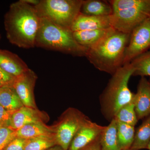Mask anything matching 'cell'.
<instances>
[{
    "instance_id": "3",
    "label": "cell",
    "mask_w": 150,
    "mask_h": 150,
    "mask_svg": "<svg viewBox=\"0 0 150 150\" xmlns=\"http://www.w3.org/2000/svg\"><path fill=\"white\" fill-rule=\"evenodd\" d=\"M134 69L131 63L123 65L112 75L106 88L100 96L103 115L108 121L114 119L118 110L133 101L135 94L129 87Z\"/></svg>"
},
{
    "instance_id": "4",
    "label": "cell",
    "mask_w": 150,
    "mask_h": 150,
    "mask_svg": "<svg viewBox=\"0 0 150 150\" xmlns=\"http://www.w3.org/2000/svg\"><path fill=\"white\" fill-rule=\"evenodd\" d=\"M35 46L77 56H85L88 49L78 44L71 29L40 18Z\"/></svg>"
},
{
    "instance_id": "21",
    "label": "cell",
    "mask_w": 150,
    "mask_h": 150,
    "mask_svg": "<svg viewBox=\"0 0 150 150\" xmlns=\"http://www.w3.org/2000/svg\"><path fill=\"white\" fill-rule=\"evenodd\" d=\"M116 123L117 139L121 150H130L135 137V127L117 121Z\"/></svg>"
},
{
    "instance_id": "25",
    "label": "cell",
    "mask_w": 150,
    "mask_h": 150,
    "mask_svg": "<svg viewBox=\"0 0 150 150\" xmlns=\"http://www.w3.org/2000/svg\"><path fill=\"white\" fill-rule=\"evenodd\" d=\"M16 137V131L12 130L8 127H1L0 150H4L9 143Z\"/></svg>"
},
{
    "instance_id": "29",
    "label": "cell",
    "mask_w": 150,
    "mask_h": 150,
    "mask_svg": "<svg viewBox=\"0 0 150 150\" xmlns=\"http://www.w3.org/2000/svg\"><path fill=\"white\" fill-rule=\"evenodd\" d=\"M100 137L80 150H100Z\"/></svg>"
},
{
    "instance_id": "10",
    "label": "cell",
    "mask_w": 150,
    "mask_h": 150,
    "mask_svg": "<svg viewBox=\"0 0 150 150\" xmlns=\"http://www.w3.org/2000/svg\"><path fill=\"white\" fill-rule=\"evenodd\" d=\"M105 126L88 120L73 138L69 150H80L93 142L101 135Z\"/></svg>"
},
{
    "instance_id": "13",
    "label": "cell",
    "mask_w": 150,
    "mask_h": 150,
    "mask_svg": "<svg viewBox=\"0 0 150 150\" xmlns=\"http://www.w3.org/2000/svg\"><path fill=\"white\" fill-rule=\"evenodd\" d=\"M0 67L17 77L29 69L17 55L7 50H0Z\"/></svg>"
},
{
    "instance_id": "18",
    "label": "cell",
    "mask_w": 150,
    "mask_h": 150,
    "mask_svg": "<svg viewBox=\"0 0 150 150\" xmlns=\"http://www.w3.org/2000/svg\"><path fill=\"white\" fill-rule=\"evenodd\" d=\"M0 105L6 110L14 112L24 106L14 89L11 86L0 88Z\"/></svg>"
},
{
    "instance_id": "22",
    "label": "cell",
    "mask_w": 150,
    "mask_h": 150,
    "mask_svg": "<svg viewBox=\"0 0 150 150\" xmlns=\"http://www.w3.org/2000/svg\"><path fill=\"white\" fill-rule=\"evenodd\" d=\"M130 63L134 69L133 76H150V49L137 56Z\"/></svg>"
},
{
    "instance_id": "28",
    "label": "cell",
    "mask_w": 150,
    "mask_h": 150,
    "mask_svg": "<svg viewBox=\"0 0 150 150\" xmlns=\"http://www.w3.org/2000/svg\"><path fill=\"white\" fill-rule=\"evenodd\" d=\"M26 140L21 138H15L9 143L4 150H24Z\"/></svg>"
},
{
    "instance_id": "34",
    "label": "cell",
    "mask_w": 150,
    "mask_h": 150,
    "mask_svg": "<svg viewBox=\"0 0 150 150\" xmlns=\"http://www.w3.org/2000/svg\"><path fill=\"white\" fill-rule=\"evenodd\" d=\"M1 35H0V39H1Z\"/></svg>"
},
{
    "instance_id": "17",
    "label": "cell",
    "mask_w": 150,
    "mask_h": 150,
    "mask_svg": "<svg viewBox=\"0 0 150 150\" xmlns=\"http://www.w3.org/2000/svg\"><path fill=\"white\" fill-rule=\"evenodd\" d=\"M100 150H121L117 136V123L113 119L105 126L100 137Z\"/></svg>"
},
{
    "instance_id": "36",
    "label": "cell",
    "mask_w": 150,
    "mask_h": 150,
    "mask_svg": "<svg viewBox=\"0 0 150 150\" xmlns=\"http://www.w3.org/2000/svg\"><path fill=\"white\" fill-rule=\"evenodd\" d=\"M1 126H0V128H1Z\"/></svg>"
},
{
    "instance_id": "7",
    "label": "cell",
    "mask_w": 150,
    "mask_h": 150,
    "mask_svg": "<svg viewBox=\"0 0 150 150\" xmlns=\"http://www.w3.org/2000/svg\"><path fill=\"white\" fill-rule=\"evenodd\" d=\"M150 49V18L145 20L131 32L125 51L123 65L130 63Z\"/></svg>"
},
{
    "instance_id": "30",
    "label": "cell",
    "mask_w": 150,
    "mask_h": 150,
    "mask_svg": "<svg viewBox=\"0 0 150 150\" xmlns=\"http://www.w3.org/2000/svg\"><path fill=\"white\" fill-rule=\"evenodd\" d=\"M23 1L28 4L33 6L37 5L40 2L39 0H23Z\"/></svg>"
},
{
    "instance_id": "12",
    "label": "cell",
    "mask_w": 150,
    "mask_h": 150,
    "mask_svg": "<svg viewBox=\"0 0 150 150\" xmlns=\"http://www.w3.org/2000/svg\"><path fill=\"white\" fill-rule=\"evenodd\" d=\"M110 16H92L83 14L80 13L73 23L71 30L72 32H75L81 30L108 29L112 28Z\"/></svg>"
},
{
    "instance_id": "16",
    "label": "cell",
    "mask_w": 150,
    "mask_h": 150,
    "mask_svg": "<svg viewBox=\"0 0 150 150\" xmlns=\"http://www.w3.org/2000/svg\"><path fill=\"white\" fill-rule=\"evenodd\" d=\"M111 28L75 31L73 35L78 44L88 49L104 37Z\"/></svg>"
},
{
    "instance_id": "6",
    "label": "cell",
    "mask_w": 150,
    "mask_h": 150,
    "mask_svg": "<svg viewBox=\"0 0 150 150\" xmlns=\"http://www.w3.org/2000/svg\"><path fill=\"white\" fill-rule=\"evenodd\" d=\"M150 18V0H135L133 7L113 12L111 27L119 32L131 34L145 20Z\"/></svg>"
},
{
    "instance_id": "27",
    "label": "cell",
    "mask_w": 150,
    "mask_h": 150,
    "mask_svg": "<svg viewBox=\"0 0 150 150\" xmlns=\"http://www.w3.org/2000/svg\"><path fill=\"white\" fill-rule=\"evenodd\" d=\"M13 112L6 110L0 105V126L1 127L8 128L9 127L11 117Z\"/></svg>"
},
{
    "instance_id": "23",
    "label": "cell",
    "mask_w": 150,
    "mask_h": 150,
    "mask_svg": "<svg viewBox=\"0 0 150 150\" xmlns=\"http://www.w3.org/2000/svg\"><path fill=\"white\" fill-rule=\"evenodd\" d=\"M115 121L130 126H135L138 122L134 100L121 108L115 116Z\"/></svg>"
},
{
    "instance_id": "11",
    "label": "cell",
    "mask_w": 150,
    "mask_h": 150,
    "mask_svg": "<svg viewBox=\"0 0 150 150\" xmlns=\"http://www.w3.org/2000/svg\"><path fill=\"white\" fill-rule=\"evenodd\" d=\"M134 102L138 120L150 115V83L144 77L139 81Z\"/></svg>"
},
{
    "instance_id": "9",
    "label": "cell",
    "mask_w": 150,
    "mask_h": 150,
    "mask_svg": "<svg viewBox=\"0 0 150 150\" xmlns=\"http://www.w3.org/2000/svg\"><path fill=\"white\" fill-rule=\"evenodd\" d=\"M36 79L33 71L29 69L22 74L16 78L12 86L23 105L33 109L35 107L33 89Z\"/></svg>"
},
{
    "instance_id": "8",
    "label": "cell",
    "mask_w": 150,
    "mask_h": 150,
    "mask_svg": "<svg viewBox=\"0 0 150 150\" xmlns=\"http://www.w3.org/2000/svg\"><path fill=\"white\" fill-rule=\"evenodd\" d=\"M88 120V118L77 110L68 111L57 129L56 137L57 144L63 150H69L75 135Z\"/></svg>"
},
{
    "instance_id": "31",
    "label": "cell",
    "mask_w": 150,
    "mask_h": 150,
    "mask_svg": "<svg viewBox=\"0 0 150 150\" xmlns=\"http://www.w3.org/2000/svg\"><path fill=\"white\" fill-rule=\"evenodd\" d=\"M148 149L150 150V142L149 143V145H148Z\"/></svg>"
},
{
    "instance_id": "19",
    "label": "cell",
    "mask_w": 150,
    "mask_h": 150,
    "mask_svg": "<svg viewBox=\"0 0 150 150\" xmlns=\"http://www.w3.org/2000/svg\"><path fill=\"white\" fill-rule=\"evenodd\" d=\"M16 137L25 140L51 136L50 130L40 123L27 124L16 131Z\"/></svg>"
},
{
    "instance_id": "5",
    "label": "cell",
    "mask_w": 150,
    "mask_h": 150,
    "mask_svg": "<svg viewBox=\"0 0 150 150\" xmlns=\"http://www.w3.org/2000/svg\"><path fill=\"white\" fill-rule=\"evenodd\" d=\"M83 0H41L34 6L40 18L71 29L81 12Z\"/></svg>"
},
{
    "instance_id": "15",
    "label": "cell",
    "mask_w": 150,
    "mask_h": 150,
    "mask_svg": "<svg viewBox=\"0 0 150 150\" xmlns=\"http://www.w3.org/2000/svg\"><path fill=\"white\" fill-rule=\"evenodd\" d=\"M112 12V6L108 1L86 0L83 1L80 13L92 16H108Z\"/></svg>"
},
{
    "instance_id": "32",
    "label": "cell",
    "mask_w": 150,
    "mask_h": 150,
    "mask_svg": "<svg viewBox=\"0 0 150 150\" xmlns=\"http://www.w3.org/2000/svg\"><path fill=\"white\" fill-rule=\"evenodd\" d=\"M2 87V86H1L0 85V88H1Z\"/></svg>"
},
{
    "instance_id": "33",
    "label": "cell",
    "mask_w": 150,
    "mask_h": 150,
    "mask_svg": "<svg viewBox=\"0 0 150 150\" xmlns=\"http://www.w3.org/2000/svg\"><path fill=\"white\" fill-rule=\"evenodd\" d=\"M57 150H63V149H57Z\"/></svg>"
},
{
    "instance_id": "1",
    "label": "cell",
    "mask_w": 150,
    "mask_h": 150,
    "mask_svg": "<svg viewBox=\"0 0 150 150\" xmlns=\"http://www.w3.org/2000/svg\"><path fill=\"white\" fill-rule=\"evenodd\" d=\"M40 22L34 6L23 0L13 3L5 15L7 38L19 48H34Z\"/></svg>"
},
{
    "instance_id": "24",
    "label": "cell",
    "mask_w": 150,
    "mask_h": 150,
    "mask_svg": "<svg viewBox=\"0 0 150 150\" xmlns=\"http://www.w3.org/2000/svg\"><path fill=\"white\" fill-rule=\"evenodd\" d=\"M56 143L51 136L38 137L26 140L24 150H46Z\"/></svg>"
},
{
    "instance_id": "35",
    "label": "cell",
    "mask_w": 150,
    "mask_h": 150,
    "mask_svg": "<svg viewBox=\"0 0 150 150\" xmlns=\"http://www.w3.org/2000/svg\"><path fill=\"white\" fill-rule=\"evenodd\" d=\"M149 82H150V79H149Z\"/></svg>"
},
{
    "instance_id": "20",
    "label": "cell",
    "mask_w": 150,
    "mask_h": 150,
    "mask_svg": "<svg viewBox=\"0 0 150 150\" xmlns=\"http://www.w3.org/2000/svg\"><path fill=\"white\" fill-rule=\"evenodd\" d=\"M150 142V115L135 131L134 142L130 150L148 149Z\"/></svg>"
},
{
    "instance_id": "14",
    "label": "cell",
    "mask_w": 150,
    "mask_h": 150,
    "mask_svg": "<svg viewBox=\"0 0 150 150\" xmlns=\"http://www.w3.org/2000/svg\"><path fill=\"white\" fill-rule=\"evenodd\" d=\"M38 122L39 118L33 108L24 106L12 114L8 128L16 131L27 124Z\"/></svg>"
},
{
    "instance_id": "26",
    "label": "cell",
    "mask_w": 150,
    "mask_h": 150,
    "mask_svg": "<svg viewBox=\"0 0 150 150\" xmlns=\"http://www.w3.org/2000/svg\"><path fill=\"white\" fill-rule=\"evenodd\" d=\"M16 78L7 73L0 67V85L2 87H12Z\"/></svg>"
},
{
    "instance_id": "2",
    "label": "cell",
    "mask_w": 150,
    "mask_h": 150,
    "mask_svg": "<svg viewBox=\"0 0 150 150\" xmlns=\"http://www.w3.org/2000/svg\"><path fill=\"white\" fill-rule=\"evenodd\" d=\"M130 35L111 28L104 37L88 49L86 56L96 69L112 75L123 66Z\"/></svg>"
}]
</instances>
